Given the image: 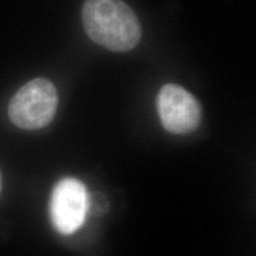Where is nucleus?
<instances>
[{
	"label": "nucleus",
	"mask_w": 256,
	"mask_h": 256,
	"mask_svg": "<svg viewBox=\"0 0 256 256\" xmlns=\"http://www.w3.org/2000/svg\"><path fill=\"white\" fill-rule=\"evenodd\" d=\"M82 23L88 37L113 52H128L142 40V24L122 0H86Z\"/></svg>",
	"instance_id": "nucleus-1"
},
{
	"label": "nucleus",
	"mask_w": 256,
	"mask_h": 256,
	"mask_svg": "<svg viewBox=\"0 0 256 256\" xmlns=\"http://www.w3.org/2000/svg\"><path fill=\"white\" fill-rule=\"evenodd\" d=\"M58 92L46 78H34L23 86L8 106L10 120L25 130L46 127L55 118Z\"/></svg>",
	"instance_id": "nucleus-2"
},
{
	"label": "nucleus",
	"mask_w": 256,
	"mask_h": 256,
	"mask_svg": "<svg viewBox=\"0 0 256 256\" xmlns=\"http://www.w3.org/2000/svg\"><path fill=\"white\" fill-rule=\"evenodd\" d=\"M89 192L76 178H64L54 188L50 198V220L62 235H72L86 222L88 215Z\"/></svg>",
	"instance_id": "nucleus-3"
},
{
	"label": "nucleus",
	"mask_w": 256,
	"mask_h": 256,
	"mask_svg": "<svg viewBox=\"0 0 256 256\" xmlns=\"http://www.w3.org/2000/svg\"><path fill=\"white\" fill-rule=\"evenodd\" d=\"M156 107L162 126L170 133H192L202 122L200 104L178 84H166L160 89Z\"/></svg>",
	"instance_id": "nucleus-4"
},
{
	"label": "nucleus",
	"mask_w": 256,
	"mask_h": 256,
	"mask_svg": "<svg viewBox=\"0 0 256 256\" xmlns=\"http://www.w3.org/2000/svg\"><path fill=\"white\" fill-rule=\"evenodd\" d=\"M110 209L108 200L104 194H89V203H88V214L94 216H102Z\"/></svg>",
	"instance_id": "nucleus-5"
},
{
	"label": "nucleus",
	"mask_w": 256,
	"mask_h": 256,
	"mask_svg": "<svg viewBox=\"0 0 256 256\" xmlns=\"http://www.w3.org/2000/svg\"><path fill=\"white\" fill-rule=\"evenodd\" d=\"M2 174H0V191H2Z\"/></svg>",
	"instance_id": "nucleus-6"
}]
</instances>
